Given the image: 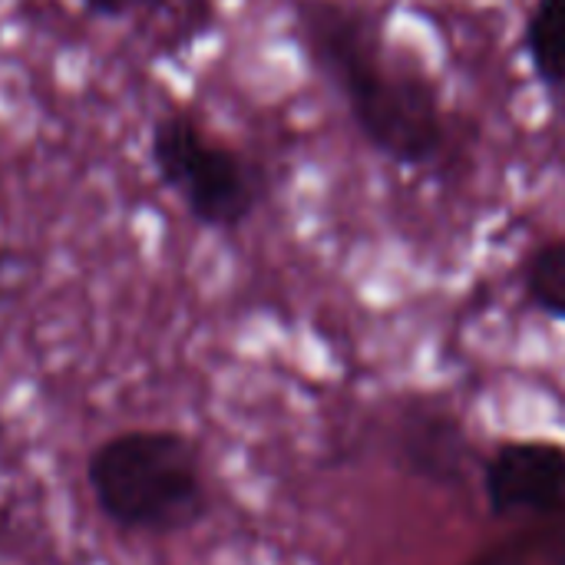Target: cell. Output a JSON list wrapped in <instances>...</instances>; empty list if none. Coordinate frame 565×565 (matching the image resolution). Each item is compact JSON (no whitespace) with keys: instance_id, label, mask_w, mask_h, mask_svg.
I'll use <instances>...</instances> for the list:
<instances>
[{"instance_id":"obj_1","label":"cell","mask_w":565,"mask_h":565,"mask_svg":"<svg viewBox=\"0 0 565 565\" xmlns=\"http://www.w3.org/2000/svg\"><path fill=\"white\" fill-rule=\"evenodd\" d=\"M311 66L344 99L364 142L404 169H430L450 142L437 79L387 46L381 17L358 0H295Z\"/></svg>"},{"instance_id":"obj_2","label":"cell","mask_w":565,"mask_h":565,"mask_svg":"<svg viewBox=\"0 0 565 565\" xmlns=\"http://www.w3.org/2000/svg\"><path fill=\"white\" fill-rule=\"evenodd\" d=\"M99 513L129 533L169 536L209 513L199 447L179 430H122L86 460Z\"/></svg>"},{"instance_id":"obj_3","label":"cell","mask_w":565,"mask_h":565,"mask_svg":"<svg viewBox=\"0 0 565 565\" xmlns=\"http://www.w3.org/2000/svg\"><path fill=\"white\" fill-rule=\"evenodd\" d=\"M149 162L185 212L215 232H238L258 212L265 175L228 142L212 139L189 109H169L152 122Z\"/></svg>"},{"instance_id":"obj_4","label":"cell","mask_w":565,"mask_h":565,"mask_svg":"<svg viewBox=\"0 0 565 565\" xmlns=\"http://www.w3.org/2000/svg\"><path fill=\"white\" fill-rule=\"evenodd\" d=\"M483 497L497 520L565 510V447L546 440L500 444L483 467Z\"/></svg>"},{"instance_id":"obj_5","label":"cell","mask_w":565,"mask_h":565,"mask_svg":"<svg viewBox=\"0 0 565 565\" xmlns=\"http://www.w3.org/2000/svg\"><path fill=\"white\" fill-rule=\"evenodd\" d=\"M397 444H401V463L430 483H457V477L463 473L467 437L457 417L444 411L411 414Z\"/></svg>"},{"instance_id":"obj_6","label":"cell","mask_w":565,"mask_h":565,"mask_svg":"<svg viewBox=\"0 0 565 565\" xmlns=\"http://www.w3.org/2000/svg\"><path fill=\"white\" fill-rule=\"evenodd\" d=\"M523 50L533 76L550 93H565V0L530 3L523 23Z\"/></svg>"},{"instance_id":"obj_7","label":"cell","mask_w":565,"mask_h":565,"mask_svg":"<svg viewBox=\"0 0 565 565\" xmlns=\"http://www.w3.org/2000/svg\"><path fill=\"white\" fill-rule=\"evenodd\" d=\"M523 291L533 308L565 321V238L536 245L523 258Z\"/></svg>"},{"instance_id":"obj_8","label":"cell","mask_w":565,"mask_h":565,"mask_svg":"<svg viewBox=\"0 0 565 565\" xmlns=\"http://www.w3.org/2000/svg\"><path fill=\"white\" fill-rule=\"evenodd\" d=\"M129 10L169 20L172 46H189L215 26V0H129Z\"/></svg>"},{"instance_id":"obj_9","label":"cell","mask_w":565,"mask_h":565,"mask_svg":"<svg viewBox=\"0 0 565 565\" xmlns=\"http://www.w3.org/2000/svg\"><path fill=\"white\" fill-rule=\"evenodd\" d=\"M83 7L99 20H122L129 13V0H83Z\"/></svg>"}]
</instances>
